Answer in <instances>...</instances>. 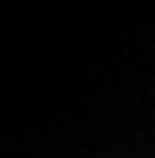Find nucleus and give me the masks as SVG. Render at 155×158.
Segmentation results:
<instances>
[]
</instances>
